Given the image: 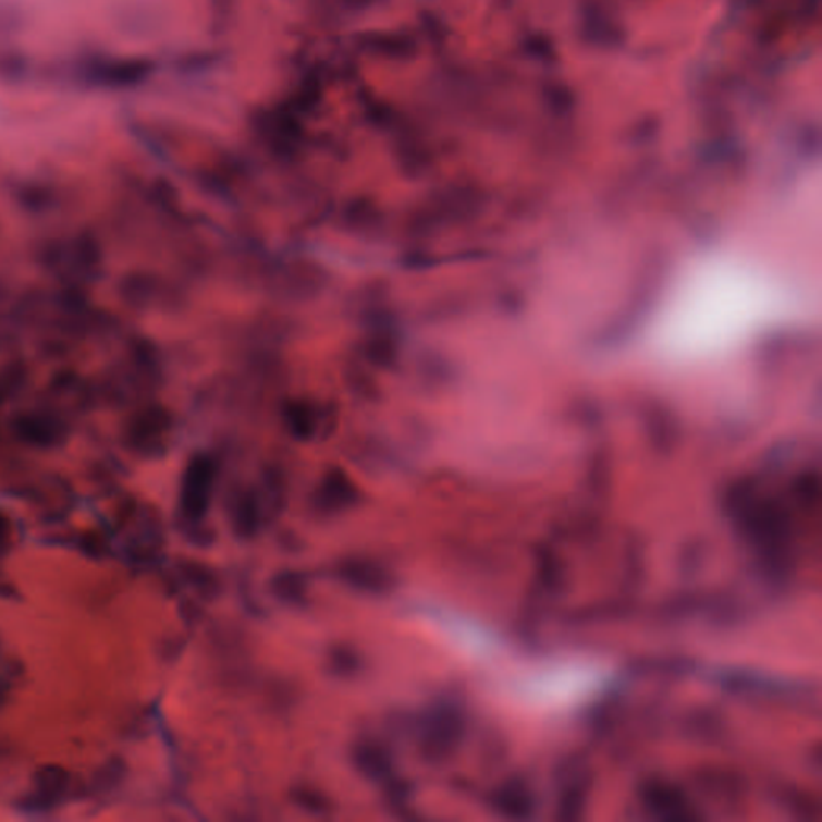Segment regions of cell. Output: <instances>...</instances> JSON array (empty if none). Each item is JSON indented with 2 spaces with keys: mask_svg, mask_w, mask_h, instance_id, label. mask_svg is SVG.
<instances>
[{
  "mask_svg": "<svg viewBox=\"0 0 822 822\" xmlns=\"http://www.w3.org/2000/svg\"><path fill=\"white\" fill-rule=\"evenodd\" d=\"M70 786V774L59 764H44L34 774L33 792L26 798V808L42 811L63 800Z\"/></svg>",
  "mask_w": 822,
  "mask_h": 822,
  "instance_id": "277c9868",
  "label": "cell"
},
{
  "mask_svg": "<svg viewBox=\"0 0 822 822\" xmlns=\"http://www.w3.org/2000/svg\"><path fill=\"white\" fill-rule=\"evenodd\" d=\"M786 306L784 291L752 263L712 257L673 287L655 320V348L673 360L720 357L771 327Z\"/></svg>",
  "mask_w": 822,
  "mask_h": 822,
  "instance_id": "6da1fadb",
  "label": "cell"
},
{
  "mask_svg": "<svg viewBox=\"0 0 822 822\" xmlns=\"http://www.w3.org/2000/svg\"><path fill=\"white\" fill-rule=\"evenodd\" d=\"M330 668L336 675L351 676L360 668V661L352 649L336 648L330 654Z\"/></svg>",
  "mask_w": 822,
  "mask_h": 822,
  "instance_id": "ba28073f",
  "label": "cell"
},
{
  "mask_svg": "<svg viewBox=\"0 0 822 822\" xmlns=\"http://www.w3.org/2000/svg\"><path fill=\"white\" fill-rule=\"evenodd\" d=\"M336 574L338 578L347 587L368 594L388 593L394 585V577H392L391 572L384 569L375 561L360 560V557L343 561L338 566Z\"/></svg>",
  "mask_w": 822,
  "mask_h": 822,
  "instance_id": "3957f363",
  "label": "cell"
},
{
  "mask_svg": "<svg viewBox=\"0 0 822 822\" xmlns=\"http://www.w3.org/2000/svg\"><path fill=\"white\" fill-rule=\"evenodd\" d=\"M7 533H9V523H7L5 517L0 516V544L5 541Z\"/></svg>",
  "mask_w": 822,
  "mask_h": 822,
  "instance_id": "9c48e42d",
  "label": "cell"
},
{
  "mask_svg": "<svg viewBox=\"0 0 822 822\" xmlns=\"http://www.w3.org/2000/svg\"><path fill=\"white\" fill-rule=\"evenodd\" d=\"M233 530L240 538H253L259 532L263 520H260L259 510L253 500L245 499L238 503L232 511Z\"/></svg>",
  "mask_w": 822,
  "mask_h": 822,
  "instance_id": "8992f818",
  "label": "cell"
},
{
  "mask_svg": "<svg viewBox=\"0 0 822 822\" xmlns=\"http://www.w3.org/2000/svg\"><path fill=\"white\" fill-rule=\"evenodd\" d=\"M354 763L365 777L389 783L394 773L392 753L375 740H365L354 749Z\"/></svg>",
  "mask_w": 822,
  "mask_h": 822,
  "instance_id": "5b68a950",
  "label": "cell"
},
{
  "mask_svg": "<svg viewBox=\"0 0 822 822\" xmlns=\"http://www.w3.org/2000/svg\"><path fill=\"white\" fill-rule=\"evenodd\" d=\"M418 747L425 759L442 760L458 740L459 716L455 707L441 702L429 707L418 719Z\"/></svg>",
  "mask_w": 822,
  "mask_h": 822,
  "instance_id": "7a4b0ae2",
  "label": "cell"
},
{
  "mask_svg": "<svg viewBox=\"0 0 822 822\" xmlns=\"http://www.w3.org/2000/svg\"><path fill=\"white\" fill-rule=\"evenodd\" d=\"M273 590L280 600L297 604L306 594V580L296 572H283L273 580Z\"/></svg>",
  "mask_w": 822,
  "mask_h": 822,
  "instance_id": "52a82bcc",
  "label": "cell"
}]
</instances>
